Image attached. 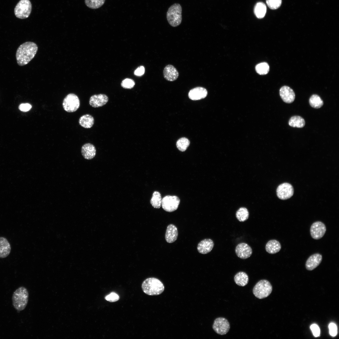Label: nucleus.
I'll return each instance as SVG.
<instances>
[{
  "instance_id": "obj_1",
  "label": "nucleus",
  "mask_w": 339,
  "mask_h": 339,
  "mask_svg": "<svg viewBox=\"0 0 339 339\" xmlns=\"http://www.w3.org/2000/svg\"><path fill=\"white\" fill-rule=\"evenodd\" d=\"M38 46L34 42L28 41L21 44L18 48L16 58L18 64L22 66L27 64L35 57Z\"/></svg>"
},
{
  "instance_id": "obj_32",
  "label": "nucleus",
  "mask_w": 339,
  "mask_h": 339,
  "mask_svg": "<svg viewBox=\"0 0 339 339\" xmlns=\"http://www.w3.org/2000/svg\"><path fill=\"white\" fill-rule=\"evenodd\" d=\"M255 68L256 72L260 75H265L269 71V66L267 63L263 62L257 65Z\"/></svg>"
},
{
  "instance_id": "obj_27",
  "label": "nucleus",
  "mask_w": 339,
  "mask_h": 339,
  "mask_svg": "<svg viewBox=\"0 0 339 339\" xmlns=\"http://www.w3.org/2000/svg\"><path fill=\"white\" fill-rule=\"evenodd\" d=\"M162 198L160 193L158 191H154L150 200V203L154 208H159L162 205Z\"/></svg>"
},
{
  "instance_id": "obj_2",
  "label": "nucleus",
  "mask_w": 339,
  "mask_h": 339,
  "mask_svg": "<svg viewBox=\"0 0 339 339\" xmlns=\"http://www.w3.org/2000/svg\"><path fill=\"white\" fill-rule=\"evenodd\" d=\"M142 288L145 294L149 295H157L164 291V287L162 282L158 279L150 277L146 279L143 282Z\"/></svg>"
},
{
  "instance_id": "obj_8",
  "label": "nucleus",
  "mask_w": 339,
  "mask_h": 339,
  "mask_svg": "<svg viewBox=\"0 0 339 339\" xmlns=\"http://www.w3.org/2000/svg\"><path fill=\"white\" fill-rule=\"evenodd\" d=\"M180 201V199L176 196L168 195L162 199L161 205L165 211L171 212L178 208Z\"/></svg>"
},
{
  "instance_id": "obj_6",
  "label": "nucleus",
  "mask_w": 339,
  "mask_h": 339,
  "mask_svg": "<svg viewBox=\"0 0 339 339\" xmlns=\"http://www.w3.org/2000/svg\"><path fill=\"white\" fill-rule=\"evenodd\" d=\"M32 9V5L29 0H20L14 8L16 16L20 19H24L29 17Z\"/></svg>"
},
{
  "instance_id": "obj_36",
  "label": "nucleus",
  "mask_w": 339,
  "mask_h": 339,
  "mask_svg": "<svg viewBox=\"0 0 339 339\" xmlns=\"http://www.w3.org/2000/svg\"><path fill=\"white\" fill-rule=\"evenodd\" d=\"M329 328L330 335L333 336H335L337 333V328L336 325L333 323H331L329 325Z\"/></svg>"
},
{
  "instance_id": "obj_13",
  "label": "nucleus",
  "mask_w": 339,
  "mask_h": 339,
  "mask_svg": "<svg viewBox=\"0 0 339 339\" xmlns=\"http://www.w3.org/2000/svg\"><path fill=\"white\" fill-rule=\"evenodd\" d=\"M280 96L283 101L287 103H292L295 98V94L293 90L288 86L282 87L279 90Z\"/></svg>"
},
{
  "instance_id": "obj_33",
  "label": "nucleus",
  "mask_w": 339,
  "mask_h": 339,
  "mask_svg": "<svg viewBox=\"0 0 339 339\" xmlns=\"http://www.w3.org/2000/svg\"><path fill=\"white\" fill-rule=\"evenodd\" d=\"M266 3L271 9L274 10L278 8L281 5L282 0H266Z\"/></svg>"
},
{
  "instance_id": "obj_9",
  "label": "nucleus",
  "mask_w": 339,
  "mask_h": 339,
  "mask_svg": "<svg viewBox=\"0 0 339 339\" xmlns=\"http://www.w3.org/2000/svg\"><path fill=\"white\" fill-rule=\"evenodd\" d=\"M212 327L215 332L222 335L228 332L230 326L227 319L223 317H218L214 320Z\"/></svg>"
},
{
  "instance_id": "obj_24",
  "label": "nucleus",
  "mask_w": 339,
  "mask_h": 339,
  "mask_svg": "<svg viewBox=\"0 0 339 339\" xmlns=\"http://www.w3.org/2000/svg\"><path fill=\"white\" fill-rule=\"evenodd\" d=\"M234 280L237 285L243 287L246 285L249 282L248 275L243 272H239L234 276Z\"/></svg>"
},
{
  "instance_id": "obj_38",
  "label": "nucleus",
  "mask_w": 339,
  "mask_h": 339,
  "mask_svg": "<svg viewBox=\"0 0 339 339\" xmlns=\"http://www.w3.org/2000/svg\"><path fill=\"white\" fill-rule=\"evenodd\" d=\"M31 105L29 103L22 104L19 106V109L23 112H27L30 110Z\"/></svg>"
},
{
  "instance_id": "obj_5",
  "label": "nucleus",
  "mask_w": 339,
  "mask_h": 339,
  "mask_svg": "<svg viewBox=\"0 0 339 339\" xmlns=\"http://www.w3.org/2000/svg\"><path fill=\"white\" fill-rule=\"evenodd\" d=\"M272 289V286L270 282L263 279L258 281L254 286L253 293L256 297L261 299L269 296Z\"/></svg>"
},
{
  "instance_id": "obj_30",
  "label": "nucleus",
  "mask_w": 339,
  "mask_h": 339,
  "mask_svg": "<svg viewBox=\"0 0 339 339\" xmlns=\"http://www.w3.org/2000/svg\"><path fill=\"white\" fill-rule=\"evenodd\" d=\"M105 0H85L86 5L89 8L93 9L99 8L104 4Z\"/></svg>"
},
{
  "instance_id": "obj_15",
  "label": "nucleus",
  "mask_w": 339,
  "mask_h": 339,
  "mask_svg": "<svg viewBox=\"0 0 339 339\" xmlns=\"http://www.w3.org/2000/svg\"><path fill=\"white\" fill-rule=\"evenodd\" d=\"M322 256L319 253H315L310 256L307 260L305 263L306 269L311 271L317 267L322 260Z\"/></svg>"
},
{
  "instance_id": "obj_35",
  "label": "nucleus",
  "mask_w": 339,
  "mask_h": 339,
  "mask_svg": "<svg viewBox=\"0 0 339 339\" xmlns=\"http://www.w3.org/2000/svg\"><path fill=\"white\" fill-rule=\"evenodd\" d=\"M105 299L107 301L111 302H115L119 299V295L114 292L111 293L109 295L106 296Z\"/></svg>"
},
{
  "instance_id": "obj_34",
  "label": "nucleus",
  "mask_w": 339,
  "mask_h": 339,
  "mask_svg": "<svg viewBox=\"0 0 339 339\" xmlns=\"http://www.w3.org/2000/svg\"><path fill=\"white\" fill-rule=\"evenodd\" d=\"M135 85L134 81L130 78H126L123 80L121 83V86L124 88L131 89L133 88Z\"/></svg>"
},
{
  "instance_id": "obj_21",
  "label": "nucleus",
  "mask_w": 339,
  "mask_h": 339,
  "mask_svg": "<svg viewBox=\"0 0 339 339\" xmlns=\"http://www.w3.org/2000/svg\"><path fill=\"white\" fill-rule=\"evenodd\" d=\"M11 250L10 245L7 239L0 237V258H5L8 256Z\"/></svg>"
},
{
  "instance_id": "obj_4",
  "label": "nucleus",
  "mask_w": 339,
  "mask_h": 339,
  "mask_svg": "<svg viewBox=\"0 0 339 339\" xmlns=\"http://www.w3.org/2000/svg\"><path fill=\"white\" fill-rule=\"evenodd\" d=\"M182 8L180 4L175 3L169 8L166 14V18L169 24L172 26L176 27L181 23L182 20Z\"/></svg>"
},
{
  "instance_id": "obj_16",
  "label": "nucleus",
  "mask_w": 339,
  "mask_h": 339,
  "mask_svg": "<svg viewBox=\"0 0 339 339\" xmlns=\"http://www.w3.org/2000/svg\"><path fill=\"white\" fill-rule=\"evenodd\" d=\"M207 94V90L202 87H196L191 89L189 92L188 96L192 100H200L206 97Z\"/></svg>"
},
{
  "instance_id": "obj_22",
  "label": "nucleus",
  "mask_w": 339,
  "mask_h": 339,
  "mask_svg": "<svg viewBox=\"0 0 339 339\" xmlns=\"http://www.w3.org/2000/svg\"><path fill=\"white\" fill-rule=\"evenodd\" d=\"M281 248V246L280 243L275 239L269 240L265 246L266 251L270 254H274L278 252Z\"/></svg>"
},
{
  "instance_id": "obj_39",
  "label": "nucleus",
  "mask_w": 339,
  "mask_h": 339,
  "mask_svg": "<svg viewBox=\"0 0 339 339\" xmlns=\"http://www.w3.org/2000/svg\"><path fill=\"white\" fill-rule=\"evenodd\" d=\"M145 72V68L143 66H140L135 71L134 74L137 76H140L143 75Z\"/></svg>"
},
{
  "instance_id": "obj_11",
  "label": "nucleus",
  "mask_w": 339,
  "mask_h": 339,
  "mask_svg": "<svg viewBox=\"0 0 339 339\" xmlns=\"http://www.w3.org/2000/svg\"><path fill=\"white\" fill-rule=\"evenodd\" d=\"M326 231L325 224L320 221L315 222L311 225L310 229L311 237L314 239H319L324 235Z\"/></svg>"
},
{
  "instance_id": "obj_29",
  "label": "nucleus",
  "mask_w": 339,
  "mask_h": 339,
  "mask_svg": "<svg viewBox=\"0 0 339 339\" xmlns=\"http://www.w3.org/2000/svg\"><path fill=\"white\" fill-rule=\"evenodd\" d=\"M236 217L240 222H244L247 220L249 217V212L248 209L245 207L240 208L236 212Z\"/></svg>"
},
{
  "instance_id": "obj_14",
  "label": "nucleus",
  "mask_w": 339,
  "mask_h": 339,
  "mask_svg": "<svg viewBox=\"0 0 339 339\" xmlns=\"http://www.w3.org/2000/svg\"><path fill=\"white\" fill-rule=\"evenodd\" d=\"M108 101V96L103 94H94L90 98L89 104L94 108L101 107L106 104Z\"/></svg>"
},
{
  "instance_id": "obj_20",
  "label": "nucleus",
  "mask_w": 339,
  "mask_h": 339,
  "mask_svg": "<svg viewBox=\"0 0 339 339\" xmlns=\"http://www.w3.org/2000/svg\"><path fill=\"white\" fill-rule=\"evenodd\" d=\"M178 232L177 228L174 225L170 224L167 228L165 235L166 241L169 243H172L177 239Z\"/></svg>"
},
{
  "instance_id": "obj_25",
  "label": "nucleus",
  "mask_w": 339,
  "mask_h": 339,
  "mask_svg": "<svg viewBox=\"0 0 339 339\" xmlns=\"http://www.w3.org/2000/svg\"><path fill=\"white\" fill-rule=\"evenodd\" d=\"M266 12L265 4L261 2L257 3L254 8V13L256 16L259 19L264 18Z\"/></svg>"
},
{
  "instance_id": "obj_18",
  "label": "nucleus",
  "mask_w": 339,
  "mask_h": 339,
  "mask_svg": "<svg viewBox=\"0 0 339 339\" xmlns=\"http://www.w3.org/2000/svg\"><path fill=\"white\" fill-rule=\"evenodd\" d=\"M214 245V243L212 240L210 239H205L198 243L197 249L200 253L206 254L212 250Z\"/></svg>"
},
{
  "instance_id": "obj_3",
  "label": "nucleus",
  "mask_w": 339,
  "mask_h": 339,
  "mask_svg": "<svg viewBox=\"0 0 339 339\" xmlns=\"http://www.w3.org/2000/svg\"><path fill=\"white\" fill-rule=\"evenodd\" d=\"M28 297L27 289L23 286L19 287L14 292L12 297L14 308L19 311L24 310L28 303Z\"/></svg>"
},
{
  "instance_id": "obj_7",
  "label": "nucleus",
  "mask_w": 339,
  "mask_h": 339,
  "mask_svg": "<svg viewBox=\"0 0 339 339\" xmlns=\"http://www.w3.org/2000/svg\"><path fill=\"white\" fill-rule=\"evenodd\" d=\"M80 105L79 99L75 94L70 93L67 94L63 99L62 106L64 109L67 112H72L76 111Z\"/></svg>"
},
{
  "instance_id": "obj_28",
  "label": "nucleus",
  "mask_w": 339,
  "mask_h": 339,
  "mask_svg": "<svg viewBox=\"0 0 339 339\" xmlns=\"http://www.w3.org/2000/svg\"><path fill=\"white\" fill-rule=\"evenodd\" d=\"M310 105L314 108L318 109L323 105V102L320 97L317 94H313L310 97L309 100Z\"/></svg>"
},
{
  "instance_id": "obj_23",
  "label": "nucleus",
  "mask_w": 339,
  "mask_h": 339,
  "mask_svg": "<svg viewBox=\"0 0 339 339\" xmlns=\"http://www.w3.org/2000/svg\"><path fill=\"white\" fill-rule=\"evenodd\" d=\"M78 122L79 125L82 127L85 128H89L93 126L94 123V119L91 115L85 114L80 117Z\"/></svg>"
},
{
  "instance_id": "obj_31",
  "label": "nucleus",
  "mask_w": 339,
  "mask_h": 339,
  "mask_svg": "<svg viewBox=\"0 0 339 339\" xmlns=\"http://www.w3.org/2000/svg\"><path fill=\"white\" fill-rule=\"evenodd\" d=\"M189 140L185 137L179 139L176 142V146L178 149L181 151L184 152L186 150L190 145Z\"/></svg>"
},
{
  "instance_id": "obj_12",
  "label": "nucleus",
  "mask_w": 339,
  "mask_h": 339,
  "mask_svg": "<svg viewBox=\"0 0 339 339\" xmlns=\"http://www.w3.org/2000/svg\"><path fill=\"white\" fill-rule=\"evenodd\" d=\"M235 253L238 257L242 259H246L252 255V250L251 247L247 243H241L236 247Z\"/></svg>"
},
{
  "instance_id": "obj_37",
  "label": "nucleus",
  "mask_w": 339,
  "mask_h": 339,
  "mask_svg": "<svg viewBox=\"0 0 339 339\" xmlns=\"http://www.w3.org/2000/svg\"><path fill=\"white\" fill-rule=\"evenodd\" d=\"M310 328L315 337H318L320 336V330L317 325L315 324H313L311 325Z\"/></svg>"
},
{
  "instance_id": "obj_17",
  "label": "nucleus",
  "mask_w": 339,
  "mask_h": 339,
  "mask_svg": "<svg viewBox=\"0 0 339 339\" xmlns=\"http://www.w3.org/2000/svg\"><path fill=\"white\" fill-rule=\"evenodd\" d=\"M164 77L167 80L173 81L177 79L179 76V73L173 65H168L164 68L163 70Z\"/></svg>"
},
{
  "instance_id": "obj_26",
  "label": "nucleus",
  "mask_w": 339,
  "mask_h": 339,
  "mask_svg": "<svg viewBox=\"0 0 339 339\" xmlns=\"http://www.w3.org/2000/svg\"><path fill=\"white\" fill-rule=\"evenodd\" d=\"M288 124L293 127L302 128L305 125V121L304 119L300 116H294L290 119Z\"/></svg>"
},
{
  "instance_id": "obj_19",
  "label": "nucleus",
  "mask_w": 339,
  "mask_h": 339,
  "mask_svg": "<svg viewBox=\"0 0 339 339\" xmlns=\"http://www.w3.org/2000/svg\"><path fill=\"white\" fill-rule=\"evenodd\" d=\"M82 155L85 159L90 160L95 156L96 150L95 146L90 143H86L83 145L81 148Z\"/></svg>"
},
{
  "instance_id": "obj_10",
  "label": "nucleus",
  "mask_w": 339,
  "mask_h": 339,
  "mask_svg": "<svg viewBox=\"0 0 339 339\" xmlns=\"http://www.w3.org/2000/svg\"><path fill=\"white\" fill-rule=\"evenodd\" d=\"M294 190L291 184L288 183L279 185L277 190L278 197L281 200H286L290 198L293 194Z\"/></svg>"
}]
</instances>
